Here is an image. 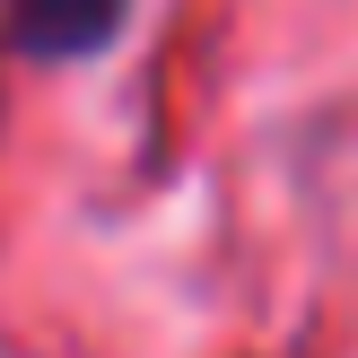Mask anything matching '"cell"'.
<instances>
[{
	"label": "cell",
	"mask_w": 358,
	"mask_h": 358,
	"mask_svg": "<svg viewBox=\"0 0 358 358\" xmlns=\"http://www.w3.org/2000/svg\"><path fill=\"white\" fill-rule=\"evenodd\" d=\"M140 0H0V35H9V52H27V62H105V52L131 35Z\"/></svg>",
	"instance_id": "1"
}]
</instances>
